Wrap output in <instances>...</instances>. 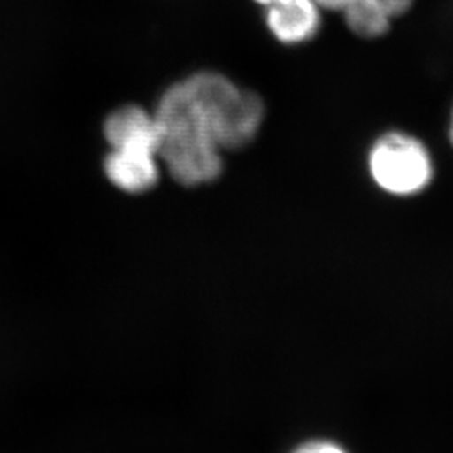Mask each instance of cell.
Returning a JSON list of instances; mask_svg holds the SVG:
<instances>
[{
	"instance_id": "cell-1",
	"label": "cell",
	"mask_w": 453,
	"mask_h": 453,
	"mask_svg": "<svg viewBox=\"0 0 453 453\" xmlns=\"http://www.w3.org/2000/svg\"><path fill=\"white\" fill-rule=\"evenodd\" d=\"M160 162L170 177L198 187L220 177L226 151L252 143L265 108L259 95L215 71L172 84L157 103Z\"/></svg>"
},
{
	"instance_id": "cell-5",
	"label": "cell",
	"mask_w": 453,
	"mask_h": 453,
	"mask_svg": "<svg viewBox=\"0 0 453 453\" xmlns=\"http://www.w3.org/2000/svg\"><path fill=\"white\" fill-rule=\"evenodd\" d=\"M267 27L284 44H301L321 27V7L316 0H288L267 9Z\"/></svg>"
},
{
	"instance_id": "cell-3",
	"label": "cell",
	"mask_w": 453,
	"mask_h": 453,
	"mask_svg": "<svg viewBox=\"0 0 453 453\" xmlns=\"http://www.w3.org/2000/svg\"><path fill=\"white\" fill-rule=\"evenodd\" d=\"M368 166L374 183L387 194H420L434 179V162L418 138L391 131L372 145Z\"/></svg>"
},
{
	"instance_id": "cell-8",
	"label": "cell",
	"mask_w": 453,
	"mask_h": 453,
	"mask_svg": "<svg viewBox=\"0 0 453 453\" xmlns=\"http://www.w3.org/2000/svg\"><path fill=\"white\" fill-rule=\"evenodd\" d=\"M449 138H450V143L453 146V110L452 116H450V128H449Z\"/></svg>"
},
{
	"instance_id": "cell-2",
	"label": "cell",
	"mask_w": 453,
	"mask_h": 453,
	"mask_svg": "<svg viewBox=\"0 0 453 453\" xmlns=\"http://www.w3.org/2000/svg\"><path fill=\"white\" fill-rule=\"evenodd\" d=\"M103 134L110 151L104 173L127 194H145L160 180V128L155 114L127 104L108 114Z\"/></svg>"
},
{
	"instance_id": "cell-4",
	"label": "cell",
	"mask_w": 453,
	"mask_h": 453,
	"mask_svg": "<svg viewBox=\"0 0 453 453\" xmlns=\"http://www.w3.org/2000/svg\"><path fill=\"white\" fill-rule=\"evenodd\" d=\"M331 12H340L353 33L374 39L388 33L395 19L410 11L413 0H316Z\"/></svg>"
},
{
	"instance_id": "cell-7",
	"label": "cell",
	"mask_w": 453,
	"mask_h": 453,
	"mask_svg": "<svg viewBox=\"0 0 453 453\" xmlns=\"http://www.w3.org/2000/svg\"><path fill=\"white\" fill-rule=\"evenodd\" d=\"M256 2L269 9V7H274V5H279V4H284V2H288V0H256Z\"/></svg>"
},
{
	"instance_id": "cell-6",
	"label": "cell",
	"mask_w": 453,
	"mask_h": 453,
	"mask_svg": "<svg viewBox=\"0 0 453 453\" xmlns=\"http://www.w3.org/2000/svg\"><path fill=\"white\" fill-rule=\"evenodd\" d=\"M294 453H346L336 443L331 441H311L299 447Z\"/></svg>"
}]
</instances>
